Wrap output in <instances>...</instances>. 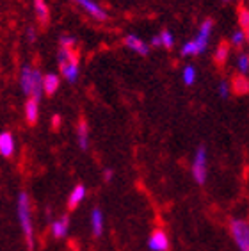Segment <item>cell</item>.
I'll use <instances>...</instances> for the list:
<instances>
[{"label":"cell","instance_id":"obj_15","mask_svg":"<svg viewBox=\"0 0 249 251\" xmlns=\"http://www.w3.org/2000/svg\"><path fill=\"white\" fill-rule=\"evenodd\" d=\"M68 223H70V218L68 216H64V218L61 219V221H55L52 225V235L55 237V239H61V237L66 235L68 232Z\"/></svg>","mask_w":249,"mask_h":251},{"label":"cell","instance_id":"obj_14","mask_svg":"<svg viewBox=\"0 0 249 251\" xmlns=\"http://www.w3.org/2000/svg\"><path fill=\"white\" fill-rule=\"evenodd\" d=\"M228 53H230V43H228V41H221L216 50V57H214L216 59V64L224 66L226 59H228Z\"/></svg>","mask_w":249,"mask_h":251},{"label":"cell","instance_id":"obj_24","mask_svg":"<svg viewBox=\"0 0 249 251\" xmlns=\"http://www.w3.org/2000/svg\"><path fill=\"white\" fill-rule=\"evenodd\" d=\"M180 53H182V55H198L196 43H194V41H189V43H185L182 47V50H180Z\"/></svg>","mask_w":249,"mask_h":251},{"label":"cell","instance_id":"obj_6","mask_svg":"<svg viewBox=\"0 0 249 251\" xmlns=\"http://www.w3.org/2000/svg\"><path fill=\"white\" fill-rule=\"evenodd\" d=\"M75 2L80 4L82 7H84L91 16H95L96 20H107V13H103V9H101L98 4H95L93 0H75Z\"/></svg>","mask_w":249,"mask_h":251},{"label":"cell","instance_id":"obj_9","mask_svg":"<svg viewBox=\"0 0 249 251\" xmlns=\"http://www.w3.org/2000/svg\"><path fill=\"white\" fill-rule=\"evenodd\" d=\"M32 78H34V70H30V66H24L20 82H22V89H24V93L27 97H30V91H32Z\"/></svg>","mask_w":249,"mask_h":251},{"label":"cell","instance_id":"obj_12","mask_svg":"<svg viewBox=\"0 0 249 251\" xmlns=\"http://www.w3.org/2000/svg\"><path fill=\"white\" fill-rule=\"evenodd\" d=\"M34 11H36L39 24L47 25L48 20H50V15H48V5L45 4V0H34Z\"/></svg>","mask_w":249,"mask_h":251},{"label":"cell","instance_id":"obj_26","mask_svg":"<svg viewBox=\"0 0 249 251\" xmlns=\"http://www.w3.org/2000/svg\"><path fill=\"white\" fill-rule=\"evenodd\" d=\"M73 45H75V39H73V38H61V47L73 49Z\"/></svg>","mask_w":249,"mask_h":251},{"label":"cell","instance_id":"obj_30","mask_svg":"<svg viewBox=\"0 0 249 251\" xmlns=\"http://www.w3.org/2000/svg\"><path fill=\"white\" fill-rule=\"evenodd\" d=\"M103 178L109 182V180H112V171L110 169H105V173H103Z\"/></svg>","mask_w":249,"mask_h":251},{"label":"cell","instance_id":"obj_19","mask_svg":"<svg viewBox=\"0 0 249 251\" xmlns=\"http://www.w3.org/2000/svg\"><path fill=\"white\" fill-rule=\"evenodd\" d=\"M77 137H78V145H80L82 150H86L87 148V123L86 120H80L78 121V126H77Z\"/></svg>","mask_w":249,"mask_h":251},{"label":"cell","instance_id":"obj_10","mask_svg":"<svg viewBox=\"0 0 249 251\" xmlns=\"http://www.w3.org/2000/svg\"><path fill=\"white\" fill-rule=\"evenodd\" d=\"M25 118H27L29 125H36V121H38V100H34V98L27 100V103H25Z\"/></svg>","mask_w":249,"mask_h":251},{"label":"cell","instance_id":"obj_1","mask_svg":"<svg viewBox=\"0 0 249 251\" xmlns=\"http://www.w3.org/2000/svg\"><path fill=\"white\" fill-rule=\"evenodd\" d=\"M18 219L22 228H24L27 246H29V250H32L34 244H32V223H30V205H29V198H27L25 193L20 194L18 198Z\"/></svg>","mask_w":249,"mask_h":251},{"label":"cell","instance_id":"obj_5","mask_svg":"<svg viewBox=\"0 0 249 251\" xmlns=\"http://www.w3.org/2000/svg\"><path fill=\"white\" fill-rule=\"evenodd\" d=\"M212 20H205L201 25V30L198 34V38L194 39V43H196V49H198V53L205 52L206 49V43H208V38H210V32H212Z\"/></svg>","mask_w":249,"mask_h":251},{"label":"cell","instance_id":"obj_32","mask_svg":"<svg viewBox=\"0 0 249 251\" xmlns=\"http://www.w3.org/2000/svg\"><path fill=\"white\" fill-rule=\"evenodd\" d=\"M224 2H230V0H224Z\"/></svg>","mask_w":249,"mask_h":251},{"label":"cell","instance_id":"obj_31","mask_svg":"<svg viewBox=\"0 0 249 251\" xmlns=\"http://www.w3.org/2000/svg\"><path fill=\"white\" fill-rule=\"evenodd\" d=\"M52 123H53V126H59V123H61V118H59V116H53Z\"/></svg>","mask_w":249,"mask_h":251},{"label":"cell","instance_id":"obj_21","mask_svg":"<svg viewBox=\"0 0 249 251\" xmlns=\"http://www.w3.org/2000/svg\"><path fill=\"white\" fill-rule=\"evenodd\" d=\"M194 80H196V70L192 66H187L185 70H183V82H185L187 86H191V84H194Z\"/></svg>","mask_w":249,"mask_h":251},{"label":"cell","instance_id":"obj_27","mask_svg":"<svg viewBox=\"0 0 249 251\" xmlns=\"http://www.w3.org/2000/svg\"><path fill=\"white\" fill-rule=\"evenodd\" d=\"M219 95H221V98H228V84L226 82L219 84Z\"/></svg>","mask_w":249,"mask_h":251},{"label":"cell","instance_id":"obj_4","mask_svg":"<svg viewBox=\"0 0 249 251\" xmlns=\"http://www.w3.org/2000/svg\"><path fill=\"white\" fill-rule=\"evenodd\" d=\"M148 248L151 251H168L169 250V239L164 230H153V233L149 235Z\"/></svg>","mask_w":249,"mask_h":251},{"label":"cell","instance_id":"obj_2","mask_svg":"<svg viewBox=\"0 0 249 251\" xmlns=\"http://www.w3.org/2000/svg\"><path fill=\"white\" fill-rule=\"evenodd\" d=\"M230 230L240 251H249V225L242 219H231Z\"/></svg>","mask_w":249,"mask_h":251},{"label":"cell","instance_id":"obj_3","mask_svg":"<svg viewBox=\"0 0 249 251\" xmlns=\"http://www.w3.org/2000/svg\"><path fill=\"white\" fill-rule=\"evenodd\" d=\"M192 176L198 184H205L206 180V150L205 146H199L192 162Z\"/></svg>","mask_w":249,"mask_h":251},{"label":"cell","instance_id":"obj_28","mask_svg":"<svg viewBox=\"0 0 249 251\" xmlns=\"http://www.w3.org/2000/svg\"><path fill=\"white\" fill-rule=\"evenodd\" d=\"M27 38H29V41H34V39H36V30H34L32 27H29V30H27Z\"/></svg>","mask_w":249,"mask_h":251},{"label":"cell","instance_id":"obj_16","mask_svg":"<svg viewBox=\"0 0 249 251\" xmlns=\"http://www.w3.org/2000/svg\"><path fill=\"white\" fill-rule=\"evenodd\" d=\"M62 75L66 77L68 82H75L78 77V63H68L64 66H61Z\"/></svg>","mask_w":249,"mask_h":251},{"label":"cell","instance_id":"obj_23","mask_svg":"<svg viewBox=\"0 0 249 251\" xmlns=\"http://www.w3.org/2000/svg\"><path fill=\"white\" fill-rule=\"evenodd\" d=\"M244 41H246V32H244V30H235L233 36H231V43H233L237 49H240V47L244 45Z\"/></svg>","mask_w":249,"mask_h":251},{"label":"cell","instance_id":"obj_11","mask_svg":"<svg viewBox=\"0 0 249 251\" xmlns=\"http://www.w3.org/2000/svg\"><path fill=\"white\" fill-rule=\"evenodd\" d=\"M84 196H86V187H84V185H77V187L72 191V194H70V200H68V210H75Z\"/></svg>","mask_w":249,"mask_h":251},{"label":"cell","instance_id":"obj_29","mask_svg":"<svg viewBox=\"0 0 249 251\" xmlns=\"http://www.w3.org/2000/svg\"><path fill=\"white\" fill-rule=\"evenodd\" d=\"M151 43H153L155 47H160V45H162V38H160V36H155V38L151 39Z\"/></svg>","mask_w":249,"mask_h":251},{"label":"cell","instance_id":"obj_22","mask_svg":"<svg viewBox=\"0 0 249 251\" xmlns=\"http://www.w3.org/2000/svg\"><path fill=\"white\" fill-rule=\"evenodd\" d=\"M237 66H239L240 73H248L249 72V55H248V53H240L239 61H237Z\"/></svg>","mask_w":249,"mask_h":251},{"label":"cell","instance_id":"obj_17","mask_svg":"<svg viewBox=\"0 0 249 251\" xmlns=\"http://www.w3.org/2000/svg\"><path fill=\"white\" fill-rule=\"evenodd\" d=\"M91 226H93V233L95 237H100L101 235V226H103V216L98 208H95L91 214Z\"/></svg>","mask_w":249,"mask_h":251},{"label":"cell","instance_id":"obj_20","mask_svg":"<svg viewBox=\"0 0 249 251\" xmlns=\"http://www.w3.org/2000/svg\"><path fill=\"white\" fill-rule=\"evenodd\" d=\"M239 24L242 27V30L246 32V38L249 41V9H246L244 5L239 7Z\"/></svg>","mask_w":249,"mask_h":251},{"label":"cell","instance_id":"obj_25","mask_svg":"<svg viewBox=\"0 0 249 251\" xmlns=\"http://www.w3.org/2000/svg\"><path fill=\"white\" fill-rule=\"evenodd\" d=\"M160 38H162V45L166 47V49H171L173 47V36L171 32H168V30H162L160 32Z\"/></svg>","mask_w":249,"mask_h":251},{"label":"cell","instance_id":"obj_13","mask_svg":"<svg viewBox=\"0 0 249 251\" xmlns=\"http://www.w3.org/2000/svg\"><path fill=\"white\" fill-rule=\"evenodd\" d=\"M249 91V80L244 77V73H239L233 77V93L235 95H246Z\"/></svg>","mask_w":249,"mask_h":251},{"label":"cell","instance_id":"obj_8","mask_svg":"<svg viewBox=\"0 0 249 251\" xmlns=\"http://www.w3.org/2000/svg\"><path fill=\"white\" fill-rule=\"evenodd\" d=\"M15 151V143H13V135L9 132H2L0 134V153L4 157H11Z\"/></svg>","mask_w":249,"mask_h":251},{"label":"cell","instance_id":"obj_7","mask_svg":"<svg viewBox=\"0 0 249 251\" xmlns=\"http://www.w3.org/2000/svg\"><path fill=\"white\" fill-rule=\"evenodd\" d=\"M124 45L128 47V49H132V50H135L137 53H141V55H148V45L144 43L143 39H139L137 36H126L124 38Z\"/></svg>","mask_w":249,"mask_h":251},{"label":"cell","instance_id":"obj_18","mask_svg":"<svg viewBox=\"0 0 249 251\" xmlns=\"http://www.w3.org/2000/svg\"><path fill=\"white\" fill-rule=\"evenodd\" d=\"M57 87H59V77L53 75V73H48L47 77H45V93H47L48 97H52L53 93L57 91Z\"/></svg>","mask_w":249,"mask_h":251}]
</instances>
